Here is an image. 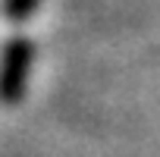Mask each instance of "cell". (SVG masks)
Returning a JSON list of instances; mask_svg holds the SVG:
<instances>
[{"label":"cell","mask_w":160,"mask_h":157,"mask_svg":"<svg viewBox=\"0 0 160 157\" xmlns=\"http://www.w3.org/2000/svg\"><path fill=\"white\" fill-rule=\"evenodd\" d=\"M28 57H32V50L25 44H13L10 47L7 63H3V72H0V98L13 101L22 91V78L28 72Z\"/></svg>","instance_id":"obj_1"},{"label":"cell","mask_w":160,"mask_h":157,"mask_svg":"<svg viewBox=\"0 0 160 157\" xmlns=\"http://www.w3.org/2000/svg\"><path fill=\"white\" fill-rule=\"evenodd\" d=\"M32 7H35V0H10V16L22 19V16H25Z\"/></svg>","instance_id":"obj_2"}]
</instances>
